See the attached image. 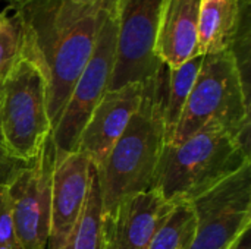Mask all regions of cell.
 <instances>
[{
    "instance_id": "obj_18",
    "label": "cell",
    "mask_w": 251,
    "mask_h": 249,
    "mask_svg": "<svg viewBox=\"0 0 251 249\" xmlns=\"http://www.w3.org/2000/svg\"><path fill=\"white\" fill-rule=\"evenodd\" d=\"M25 44L24 28L15 15L0 26V81L12 69L18 57L21 56Z\"/></svg>"
},
{
    "instance_id": "obj_16",
    "label": "cell",
    "mask_w": 251,
    "mask_h": 249,
    "mask_svg": "<svg viewBox=\"0 0 251 249\" xmlns=\"http://www.w3.org/2000/svg\"><path fill=\"white\" fill-rule=\"evenodd\" d=\"M203 54H199L176 68H166V85L163 101V119L166 128V142L171 139L181 114L188 101L190 92L199 75Z\"/></svg>"
},
{
    "instance_id": "obj_2",
    "label": "cell",
    "mask_w": 251,
    "mask_h": 249,
    "mask_svg": "<svg viewBox=\"0 0 251 249\" xmlns=\"http://www.w3.org/2000/svg\"><path fill=\"white\" fill-rule=\"evenodd\" d=\"M249 163L244 142L221 126H204L181 142L165 144L153 189L171 204H191Z\"/></svg>"
},
{
    "instance_id": "obj_15",
    "label": "cell",
    "mask_w": 251,
    "mask_h": 249,
    "mask_svg": "<svg viewBox=\"0 0 251 249\" xmlns=\"http://www.w3.org/2000/svg\"><path fill=\"white\" fill-rule=\"evenodd\" d=\"M68 249H113V219L103 210L97 170L91 169V183L85 208Z\"/></svg>"
},
{
    "instance_id": "obj_11",
    "label": "cell",
    "mask_w": 251,
    "mask_h": 249,
    "mask_svg": "<svg viewBox=\"0 0 251 249\" xmlns=\"http://www.w3.org/2000/svg\"><path fill=\"white\" fill-rule=\"evenodd\" d=\"M143 84H128L110 90L91 113L78 141L76 151L84 154L94 167H100L119 139L143 98Z\"/></svg>"
},
{
    "instance_id": "obj_13",
    "label": "cell",
    "mask_w": 251,
    "mask_h": 249,
    "mask_svg": "<svg viewBox=\"0 0 251 249\" xmlns=\"http://www.w3.org/2000/svg\"><path fill=\"white\" fill-rule=\"evenodd\" d=\"M174 204L168 203L157 189L125 200L112 214L113 249H149L166 220Z\"/></svg>"
},
{
    "instance_id": "obj_3",
    "label": "cell",
    "mask_w": 251,
    "mask_h": 249,
    "mask_svg": "<svg viewBox=\"0 0 251 249\" xmlns=\"http://www.w3.org/2000/svg\"><path fill=\"white\" fill-rule=\"evenodd\" d=\"M210 125L226 129L247 145L249 87L231 50L204 54L185 109L168 142H181Z\"/></svg>"
},
{
    "instance_id": "obj_1",
    "label": "cell",
    "mask_w": 251,
    "mask_h": 249,
    "mask_svg": "<svg viewBox=\"0 0 251 249\" xmlns=\"http://www.w3.org/2000/svg\"><path fill=\"white\" fill-rule=\"evenodd\" d=\"M143 98L100 167H96L104 213L112 216L128 198L153 189L166 144L163 101L166 66L143 84Z\"/></svg>"
},
{
    "instance_id": "obj_5",
    "label": "cell",
    "mask_w": 251,
    "mask_h": 249,
    "mask_svg": "<svg viewBox=\"0 0 251 249\" xmlns=\"http://www.w3.org/2000/svg\"><path fill=\"white\" fill-rule=\"evenodd\" d=\"M116 54V21L113 0H110L101 15L99 34L91 57L78 78L68 103L51 131L54 158L76 151L79 136L91 113L110 90V81Z\"/></svg>"
},
{
    "instance_id": "obj_23",
    "label": "cell",
    "mask_w": 251,
    "mask_h": 249,
    "mask_svg": "<svg viewBox=\"0 0 251 249\" xmlns=\"http://www.w3.org/2000/svg\"><path fill=\"white\" fill-rule=\"evenodd\" d=\"M0 147H3V138H1V131H0Z\"/></svg>"
},
{
    "instance_id": "obj_9",
    "label": "cell",
    "mask_w": 251,
    "mask_h": 249,
    "mask_svg": "<svg viewBox=\"0 0 251 249\" xmlns=\"http://www.w3.org/2000/svg\"><path fill=\"white\" fill-rule=\"evenodd\" d=\"M53 169L54 147L50 136L34 164L7 186L15 233L22 249H47Z\"/></svg>"
},
{
    "instance_id": "obj_8",
    "label": "cell",
    "mask_w": 251,
    "mask_h": 249,
    "mask_svg": "<svg viewBox=\"0 0 251 249\" xmlns=\"http://www.w3.org/2000/svg\"><path fill=\"white\" fill-rule=\"evenodd\" d=\"M196 236L188 249H229L251 225V163L193 203Z\"/></svg>"
},
{
    "instance_id": "obj_22",
    "label": "cell",
    "mask_w": 251,
    "mask_h": 249,
    "mask_svg": "<svg viewBox=\"0 0 251 249\" xmlns=\"http://www.w3.org/2000/svg\"><path fill=\"white\" fill-rule=\"evenodd\" d=\"M7 19H9V18H7L4 13H1V12H0V26H3V25L7 22Z\"/></svg>"
},
{
    "instance_id": "obj_4",
    "label": "cell",
    "mask_w": 251,
    "mask_h": 249,
    "mask_svg": "<svg viewBox=\"0 0 251 249\" xmlns=\"http://www.w3.org/2000/svg\"><path fill=\"white\" fill-rule=\"evenodd\" d=\"M3 147L24 160H35L51 135L47 109V75L25 37L21 56L0 81Z\"/></svg>"
},
{
    "instance_id": "obj_7",
    "label": "cell",
    "mask_w": 251,
    "mask_h": 249,
    "mask_svg": "<svg viewBox=\"0 0 251 249\" xmlns=\"http://www.w3.org/2000/svg\"><path fill=\"white\" fill-rule=\"evenodd\" d=\"M163 0H113L116 54L110 90L146 84L165 65L154 54V40ZM109 90V91H110Z\"/></svg>"
},
{
    "instance_id": "obj_6",
    "label": "cell",
    "mask_w": 251,
    "mask_h": 249,
    "mask_svg": "<svg viewBox=\"0 0 251 249\" xmlns=\"http://www.w3.org/2000/svg\"><path fill=\"white\" fill-rule=\"evenodd\" d=\"M104 6L85 15L66 29L50 34L40 41H31L25 35L47 75V109L51 131L59 122L63 107L91 57Z\"/></svg>"
},
{
    "instance_id": "obj_21",
    "label": "cell",
    "mask_w": 251,
    "mask_h": 249,
    "mask_svg": "<svg viewBox=\"0 0 251 249\" xmlns=\"http://www.w3.org/2000/svg\"><path fill=\"white\" fill-rule=\"evenodd\" d=\"M231 249H251L250 245V230L244 232L231 247Z\"/></svg>"
},
{
    "instance_id": "obj_17",
    "label": "cell",
    "mask_w": 251,
    "mask_h": 249,
    "mask_svg": "<svg viewBox=\"0 0 251 249\" xmlns=\"http://www.w3.org/2000/svg\"><path fill=\"white\" fill-rule=\"evenodd\" d=\"M196 214L190 203L174 204L149 249H188L196 236Z\"/></svg>"
},
{
    "instance_id": "obj_20",
    "label": "cell",
    "mask_w": 251,
    "mask_h": 249,
    "mask_svg": "<svg viewBox=\"0 0 251 249\" xmlns=\"http://www.w3.org/2000/svg\"><path fill=\"white\" fill-rule=\"evenodd\" d=\"M35 160H24L0 147V186H9L24 170L31 167Z\"/></svg>"
},
{
    "instance_id": "obj_24",
    "label": "cell",
    "mask_w": 251,
    "mask_h": 249,
    "mask_svg": "<svg viewBox=\"0 0 251 249\" xmlns=\"http://www.w3.org/2000/svg\"><path fill=\"white\" fill-rule=\"evenodd\" d=\"M229 249H231V248H229Z\"/></svg>"
},
{
    "instance_id": "obj_19",
    "label": "cell",
    "mask_w": 251,
    "mask_h": 249,
    "mask_svg": "<svg viewBox=\"0 0 251 249\" xmlns=\"http://www.w3.org/2000/svg\"><path fill=\"white\" fill-rule=\"evenodd\" d=\"M0 249H22L15 233L7 186H0Z\"/></svg>"
},
{
    "instance_id": "obj_10",
    "label": "cell",
    "mask_w": 251,
    "mask_h": 249,
    "mask_svg": "<svg viewBox=\"0 0 251 249\" xmlns=\"http://www.w3.org/2000/svg\"><path fill=\"white\" fill-rule=\"evenodd\" d=\"M91 169L90 160L78 151L54 158L47 249L69 248L87 204Z\"/></svg>"
},
{
    "instance_id": "obj_12",
    "label": "cell",
    "mask_w": 251,
    "mask_h": 249,
    "mask_svg": "<svg viewBox=\"0 0 251 249\" xmlns=\"http://www.w3.org/2000/svg\"><path fill=\"white\" fill-rule=\"evenodd\" d=\"M203 0H163L157 22L154 54L166 68L199 56V16Z\"/></svg>"
},
{
    "instance_id": "obj_14",
    "label": "cell",
    "mask_w": 251,
    "mask_h": 249,
    "mask_svg": "<svg viewBox=\"0 0 251 249\" xmlns=\"http://www.w3.org/2000/svg\"><path fill=\"white\" fill-rule=\"evenodd\" d=\"M243 12V0H203L199 16V54L231 50Z\"/></svg>"
}]
</instances>
